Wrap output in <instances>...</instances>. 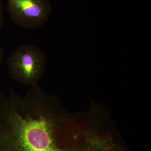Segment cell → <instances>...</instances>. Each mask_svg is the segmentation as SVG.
I'll return each instance as SVG.
<instances>
[{
  "instance_id": "obj_1",
  "label": "cell",
  "mask_w": 151,
  "mask_h": 151,
  "mask_svg": "<svg viewBox=\"0 0 151 151\" xmlns=\"http://www.w3.org/2000/svg\"><path fill=\"white\" fill-rule=\"evenodd\" d=\"M58 104L38 85L0 92V151H76Z\"/></svg>"
},
{
  "instance_id": "obj_4",
  "label": "cell",
  "mask_w": 151,
  "mask_h": 151,
  "mask_svg": "<svg viewBox=\"0 0 151 151\" xmlns=\"http://www.w3.org/2000/svg\"><path fill=\"white\" fill-rule=\"evenodd\" d=\"M4 22V7L1 1L0 0V29L2 27Z\"/></svg>"
},
{
  "instance_id": "obj_2",
  "label": "cell",
  "mask_w": 151,
  "mask_h": 151,
  "mask_svg": "<svg viewBox=\"0 0 151 151\" xmlns=\"http://www.w3.org/2000/svg\"><path fill=\"white\" fill-rule=\"evenodd\" d=\"M46 57L40 48L33 45L17 47L11 52L7 65L12 79L25 86H37L45 72Z\"/></svg>"
},
{
  "instance_id": "obj_5",
  "label": "cell",
  "mask_w": 151,
  "mask_h": 151,
  "mask_svg": "<svg viewBox=\"0 0 151 151\" xmlns=\"http://www.w3.org/2000/svg\"><path fill=\"white\" fill-rule=\"evenodd\" d=\"M4 57V50L0 45V66L1 65Z\"/></svg>"
},
{
  "instance_id": "obj_3",
  "label": "cell",
  "mask_w": 151,
  "mask_h": 151,
  "mask_svg": "<svg viewBox=\"0 0 151 151\" xmlns=\"http://www.w3.org/2000/svg\"><path fill=\"white\" fill-rule=\"evenodd\" d=\"M11 20L27 29H37L48 21L52 12L49 0H7Z\"/></svg>"
}]
</instances>
